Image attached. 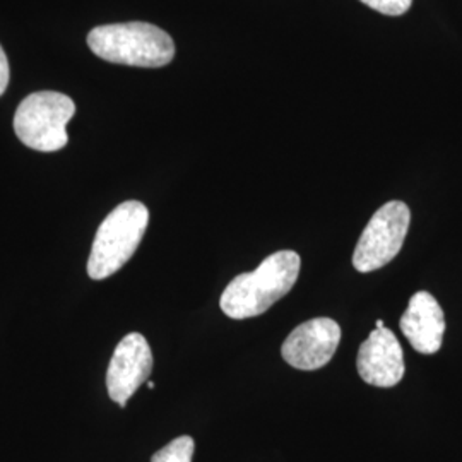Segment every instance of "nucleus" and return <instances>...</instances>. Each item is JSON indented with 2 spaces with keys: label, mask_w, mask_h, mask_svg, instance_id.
<instances>
[{
  "label": "nucleus",
  "mask_w": 462,
  "mask_h": 462,
  "mask_svg": "<svg viewBox=\"0 0 462 462\" xmlns=\"http://www.w3.org/2000/svg\"><path fill=\"white\" fill-rule=\"evenodd\" d=\"M399 326L418 353L433 355L442 347L446 317L439 301L429 291H418L411 297Z\"/></svg>",
  "instance_id": "1a4fd4ad"
},
{
  "label": "nucleus",
  "mask_w": 462,
  "mask_h": 462,
  "mask_svg": "<svg viewBox=\"0 0 462 462\" xmlns=\"http://www.w3.org/2000/svg\"><path fill=\"white\" fill-rule=\"evenodd\" d=\"M88 45L99 59L133 67H163L175 57L171 36L149 23H118L91 30Z\"/></svg>",
  "instance_id": "f03ea898"
},
{
  "label": "nucleus",
  "mask_w": 462,
  "mask_h": 462,
  "mask_svg": "<svg viewBox=\"0 0 462 462\" xmlns=\"http://www.w3.org/2000/svg\"><path fill=\"white\" fill-rule=\"evenodd\" d=\"M148 387H149V389H151V391H152V389H154V387H156V383H154V382H149Z\"/></svg>",
  "instance_id": "4468645a"
},
{
  "label": "nucleus",
  "mask_w": 462,
  "mask_h": 462,
  "mask_svg": "<svg viewBox=\"0 0 462 462\" xmlns=\"http://www.w3.org/2000/svg\"><path fill=\"white\" fill-rule=\"evenodd\" d=\"M152 370V353L143 334L131 332L116 345L106 372V387L112 401L120 408L149 379Z\"/></svg>",
  "instance_id": "423d86ee"
},
{
  "label": "nucleus",
  "mask_w": 462,
  "mask_h": 462,
  "mask_svg": "<svg viewBox=\"0 0 462 462\" xmlns=\"http://www.w3.org/2000/svg\"><path fill=\"white\" fill-rule=\"evenodd\" d=\"M368 7L385 16H402L411 7L413 0H362Z\"/></svg>",
  "instance_id": "9b49d317"
},
{
  "label": "nucleus",
  "mask_w": 462,
  "mask_h": 462,
  "mask_svg": "<svg viewBox=\"0 0 462 462\" xmlns=\"http://www.w3.org/2000/svg\"><path fill=\"white\" fill-rule=\"evenodd\" d=\"M194 448H196L194 439L183 435V437L171 440L162 450H158L152 456L151 462H192Z\"/></svg>",
  "instance_id": "9d476101"
},
{
  "label": "nucleus",
  "mask_w": 462,
  "mask_h": 462,
  "mask_svg": "<svg viewBox=\"0 0 462 462\" xmlns=\"http://www.w3.org/2000/svg\"><path fill=\"white\" fill-rule=\"evenodd\" d=\"M301 259L293 250H281L263 261L254 273L238 274L223 291L219 307L235 320L267 312L295 286Z\"/></svg>",
  "instance_id": "f257e3e1"
},
{
  "label": "nucleus",
  "mask_w": 462,
  "mask_h": 462,
  "mask_svg": "<svg viewBox=\"0 0 462 462\" xmlns=\"http://www.w3.org/2000/svg\"><path fill=\"white\" fill-rule=\"evenodd\" d=\"M7 84H9V60L4 53V49L0 47V97L7 89Z\"/></svg>",
  "instance_id": "f8f14e48"
},
{
  "label": "nucleus",
  "mask_w": 462,
  "mask_h": 462,
  "mask_svg": "<svg viewBox=\"0 0 462 462\" xmlns=\"http://www.w3.org/2000/svg\"><path fill=\"white\" fill-rule=\"evenodd\" d=\"M411 213L401 200L383 204L368 225L356 244L353 265L358 273H372L389 264L401 252L410 230Z\"/></svg>",
  "instance_id": "39448f33"
},
{
  "label": "nucleus",
  "mask_w": 462,
  "mask_h": 462,
  "mask_svg": "<svg viewBox=\"0 0 462 462\" xmlns=\"http://www.w3.org/2000/svg\"><path fill=\"white\" fill-rule=\"evenodd\" d=\"M149 223L148 208L139 200H127L103 219L95 235L88 259L91 280H106L131 261Z\"/></svg>",
  "instance_id": "7ed1b4c3"
},
{
  "label": "nucleus",
  "mask_w": 462,
  "mask_h": 462,
  "mask_svg": "<svg viewBox=\"0 0 462 462\" xmlns=\"http://www.w3.org/2000/svg\"><path fill=\"white\" fill-rule=\"evenodd\" d=\"M341 341V328L328 317H317L293 330L281 347L286 364L298 370H317L329 364Z\"/></svg>",
  "instance_id": "0eeeda50"
},
{
  "label": "nucleus",
  "mask_w": 462,
  "mask_h": 462,
  "mask_svg": "<svg viewBox=\"0 0 462 462\" xmlns=\"http://www.w3.org/2000/svg\"><path fill=\"white\" fill-rule=\"evenodd\" d=\"M76 114L74 101L62 93L40 91L23 99L14 116V131L23 144L53 152L69 143L67 124Z\"/></svg>",
  "instance_id": "20e7f679"
},
{
  "label": "nucleus",
  "mask_w": 462,
  "mask_h": 462,
  "mask_svg": "<svg viewBox=\"0 0 462 462\" xmlns=\"http://www.w3.org/2000/svg\"><path fill=\"white\" fill-rule=\"evenodd\" d=\"M375 326H377L375 329H382V328H383V320H377V322H375Z\"/></svg>",
  "instance_id": "ddd939ff"
},
{
  "label": "nucleus",
  "mask_w": 462,
  "mask_h": 462,
  "mask_svg": "<svg viewBox=\"0 0 462 462\" xmlns=\"http://www.w3.org/2000/svg\"><path fill=\"white\" fill-rule=\"evenodd\" d=\"M356 368L360 377L375 387H394L404 377L402 347L393 330L374 329L362 343Z\"/></svg>",
  "instance_id": "6e6552de"
}]
</instances>
